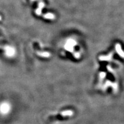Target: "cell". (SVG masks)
I'll return each instance as SVG.
<instances>
[{
	"mask_svg": "<svg viewBox=\"0 0 124 124\" xmlns=\"http://www.w3.org/2000/svg\"><path fill=\"white\" fill-rule=\"evenodd\" d=\"M11 105L8 102L4 101L0 103V114L2 116L8 115L11 111Z\"/></svg>",
	"mask_w": 124,
	"mask_h": 124,
	"instance_id": "cell-1",
	"label": "cell"
},
{
	"mask_svg": "<svg viewBox=\"0 0 124 124\" xmlns=\"http://www.w3.org/2000/svg\"><path fill=\"white\" fill-rule=\"evenodd\" d=\"M1 16H0V20H1Z\"/></svg>",
	"mask_w": 124,
	"mask_h": 124,
	"instance_id": "cell-2",
	"label": "cell"
}]
</instances>
